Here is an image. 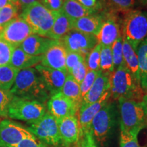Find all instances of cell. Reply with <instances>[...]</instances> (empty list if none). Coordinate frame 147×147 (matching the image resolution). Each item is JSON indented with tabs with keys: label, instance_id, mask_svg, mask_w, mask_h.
Returning <instances> with one entry per match:
<instances>
[{
	"label": "cell",
	"instance_id": "obj_1",
	"mask_svg": "<svg viewBox=\"0 0 147 147\" xmlns=\"http://www.w3.org/2000/svg\"><path fill=\"white\" fill-rule=\"evenodd\" d=\"M10 91L14 96L42 103L49 100L51 97L41 76L35 67L18 71Z\"/></svg>",
	"mask_w": 147,
	"mask_h": 147
},
{
	"label": "cell",
	"instance_id": "obj_2",
	"mask_svg": "<svg viewBox=\"0 0 147 147\" xmlns=\"http://www.w3.org/2000/svg\"><path fill=\"white\" fill-rule=\"evenodd\" d=\"M110 97L115 100L120 98L142 102L144 90L140 83L125 65L115 69L110 76Z\"/></svg>",
	"mask_w": 147,
	"mask_h": 147
},
{
	"label": "cell",
	"instance_id": "obj_3",
	"mask_svg": "<svg viewBox=\"0 0 147 147\" xmlns=\"http://www.w3.org/2000/svg\"><path fill=\"white\" fill-rule=\"evenodd\" d=\"M57 12L46 8L39 1L27 5L22 10L19 16L26 21L33 34L46 37L54 23Z\"/></svg>",
	"mask_w": 147,
	"mask_h": 147
},
{
	"label": "cell",
	"instance_id": "obj_4",
	"mask_svg": "<svg viewBox=\"0 0 147 147\" xmlns=\"http://www.w3.org/2000/svg\"><path fill=\"white\" fill-rule=\"evenodd\" d=\"M121 116V129L140 131L147 126V115L142 102L120 98L118 100Z\"/></svg>",
	"mask_w": 147,
	"mask_h": 147
},
{
	"label": "cell",
	"instance_id": "obj_5",
	"mask_svg": "<svg viewBox=\"0 0 147 147\" xmlns=\"http://www.w3.org/2000/svg\"><path fill=\"white\" fill-rule=\"evenodd\" d=\"M122 36L136 51L140 44L147 38V12L131 10L125 13Z\"/></svg>",
	"mask_w": 147,
	"mask_h": 147
},
{
	"label": "cell",
	"instance_id": "obj_6",
	"mask_svg": "<svg viewBox=\"0 0 147 147\" xmlns=\"http://www.w3.org/2000/svg\"><path fill=\"white\" fill-rule=\"evenodd\" d=\"M44 103L14 96L8 108V117L32 123L45 115Z\"/></svg>",
	"mask_w": 147,
	"mask_h": 147
},
{
	"label": "cell",
	"instance_id": "obj_7",
	"mask_svg": "<svg viewBox=\"0 0 147 147\" xmlns=\"http://www.w3.org/2000/svg\"><path fill=\"white\" fill-rule=\"evenodd\" d=\"M117 110L113 102L106 103L92 121L91 131L95 140L103 144L107 140L116 124Z\"/></svg>",
	"mask_w": 147,
	"mask_h": 147
},
{
	"label": "cell",
	"instance_id": "obj_8",
	"mask_svg": "<svg viewBox=\"0 0 147 147\" xmlns=\"http://www.w3.org/2000/svg\"><path fill=\"white\" fill-rule=\"evenodd\" d=\"M29 127V131L44 144L57 146L61 143L57 120L50 113L45 115Z\"/></svg>",
	"mask_w": 147,
	"mask_h": 147
},
{
	"label": "cell",
	"instance_id": "obj_9",
	"mask_svg": "<svg viewBox=\"0 0 147 147\" xmlns=\"http://www.w3.org/2000/svg\"><path fill=\"white\" fill-rule=\"evenodd\" d=\"M65 50L82 55L84 58L99 43L97 36L71 29L59 40Z\"/></svg>",
	"mask_w": 147,
	"mask_h": 147
},
{
	"label": "cell",
	"instance_id": "obj_10",
	"mask_svg": "<svg viewBox=\"0 0 147 147\" xmlns=\"http://www.w3.org/2000/svg\"><path fill=\"white\" fill-rule=\"evenodd\" d=\"M34 135L21 125L4 119L0 122V147H12Z\"/></svg>",
	"mask_w": 147,
	"mask_h": 147
},
{
	"label": "cell",
	"instance_id": "obj_11",
	"mask_svg": "<svg viewBox=\"0 0 147 147\" xmlns=\"http://www.w3.org/2000/svg\"><path fill=\"white\" fill-rule=\"evenodd\" d=\"M33 32L25 20L21 16L12 19L3 27L0 38L8 42L14 48L20 47Z\"/></svg>",
	"mask_w": 147,
	"mask_h": 147
},
{
	"label": "cell",
	"instance_id": "obj_12",
	"mask_svg": "<svg viewBox=\"0 0 147 147\" xmlns=\"http://www.w3.org/2000/svg\"><path fill=\"white\" fill-rule=\"evenodd\" d=\"M48 113L57 120L74 116L78 111L79 106L61 92L51 95L47 101Z\"/></svg>",
	"mask_w": 147,
	"mask_h": 147
},
{
	"label": "cell",
	"instance_id": "obj_13",
	"mask_svg": "<svg viewBox=\"0 0 147 147\" xmlns=\"http://www.w3.org/2000/svg\"><path fill=\"white\" fill-rule=\"evenodd\" d=\"M57 123L62 143L70 146L78 142L82 133L76 115L59 119Z\"/></svg>",
	"mask_w": 147,
	"mask_h": 147
},
{
	"label": "cell",
	"instance_id": "obj_14",
	"mask_svg": "<svg viewBox=\"0 0 147 147\" xmlns=\"http://www.w3.org/2000/svg\"><path fill=\"white\" fill-rule=\"evenodd\" d=\"M35 69L41 76L51 96L61 92L68 74L45 67L41 64L36 65Z\"/></svg>",
	"mask_w": 147,
	"mask_h": 147
},
{
	"label": "cell",
	"instance_id": "obj_15",
	"mask_svg": "<svg viewBox=\"0 0 147 147\" xmlns=\"http://www.w3.org/2000/svg\"><path fill=\"white\" fill-rule=\"evenodd\" d=\"M110 97V90L106 92L105 94L96 102L87 105L80 106L78 110V121L81 128L82 136L86 132L91 131L92 121L97 113L103 106L109 101Z\"/></svg>",
	"mask_w": 147,
	"mask_h": 147
},
{
	"label": "cell",
	"instance_id": "obj_16",
	"mask_svg": "<svg viewBox=\"0 0 147 147\" xmlns=\"http://www.w3.org/2000/svg\"><path fill=\"white\" fill-rule=\"evenodd\" d=\"M66 54L67 51L59 41L43 55L40 64L45 67L67 73L65 65Z\"/></svg>",
	"mask_w": 147,
	"mask_h": 147
},
{
	"label": "cell",
	"instance_id": "obj_17",
	"mask_svg": "<svg viewBox=\"0 0 147 147\" xmlns=\"http://www.w3.org/2000/svg\"><path fill=\"white\" fill-rule=\"evenodd\" d=\"M104 23L97 38L102 46H112L121 36L120 26L113 14H108L106 17L104 16Z\"/></svg>",
	"mask_w": 147,
	"mask_h": 147
},
{
	"label": "cell",
	"instance_id": "obj_18",
	"mask_svg": "<svg viewBox=\"0 0 147 147\" xmlns=\"http://www.w3.org/2000/svg\"><path fill=\"white\" fill-rule=\"evenodd\" d=\"M58 42L57 40L50 39L47 37L32 34L20 45V47L27 54L40 56L45 54L52 46Z\"/></svg>",
	"mask_w": 147,
	"mask_h": 147
},
{
	"label": "cell",
	"instance_id": "obj_19",
	"mask_svg": "<svg viewBox=\"0 0 147 147\" xmlns=\"http://www.w3.org/2000/svg\"><path fill=\"white\" fill-rule=\"evenodd\" d=\"M110 90V76L100 71L91 89L83 97L81 105H87L96 102Z\"/></svg>",
	"mask_w": 147,
	"mask_h": 147
},
{
	"label": "cell",
	"instance_id": "obj_20",
	"mask_svg": "<svg viewBox=\"0 0 147 147\" xmlns=\"http://www.w3.org/2000/svg\"><path fill=\"white\" fill-rule=\"evenodd\" d=\"M104 15L93 14L74 21L73 29L97 36L104 23Z\"/></svg>",
	"mask_w": 147,
	"mask_h": 147
},
{
	"label": "cell",
	"instance_id": "obj_21",
	"mask_svg": "<svg viewBox=\"0 0 147 147\" xmlns=\"http://www.w3.org/2000/svg\"><path fill=\"white\" fill-rule=\"evenodd\" d=\"M42 57L43 55L34 56L27 54L21 47H18L14 49L10 65L18 70L32 68L40 64Z\"/></svg>",
	"mask_w": 147,
	"mask_h": 147
},
{
	"label": "cell",
	"instance_id": "obj_22",
	"mask_svg": "<svg viewBox=\"0 0 147 147\" xmlns=\"http://www.w3.org/2000/svg\"><path fill=\"white\" fill-rule=\"evenodd\" d=\"M73 23L74 20L64 14L61 10L58 11L52 28L46 37L59 41L69 31L73 29Z\"/></svg>",
	"mask_w": 147,
	"mask_h": 147
},
{
	"label": "cell",
	"instance_id": "obj_23",
	"mask_svg": "<svg viewBox=\"0 0 147 147\" xmlns=\"http://www.w3.org/2000/svg\"><path fill=\"white\" fill-rule=\"evenodd\" d=\"M123 59L125 65L130 71L132 75L140 82V71L138 60L136 51L133 49L130 44L123 38Z\"/></svg>",
	"mask_w": 147,
	"mask_h": 147
},
{
	"label": "cell",
	"instance_id": "obj_24",
	"mask_svg": "<svg viewBox=\"0 0 147 147\" xmlns=\"http://www.w3.org/2000/svg\"><path fill=\"white\" fill-rule=\"evenodd\" d=\"M61 10L74 21L83 16L96 13L93 10L84 7L77 0H64Z\"/></svg>",
	"mask_w": 147,
	"mask_h": 147
},
{
	"label": "cell",
	"instance_id": "obj_25",
	"mask_svg": "<svg viewBox=\"0 0 147 147\" xmlns=\"http://www.w3.org/2000/svg\"><path fill=\"white\" fill-rule=\"evenodd\" d=\"M140 71V82L142 89L147 91V38L137 48Z\"/></svg>",
	"mask_w": 147,
	"mask_h": 147
},
{
	"label": "cell",
	"instance_id": "obj_26",
	"mask_svg": "<svg viewBox=\"0 0 147 147\" xmlns=\"http://www.w3.org/2000/svg\"><path fill=\"white\" fill-rule=\"evenodd\" d=\"M61 93L74 102L80 108L82 100L80 84H78L71 75L67 74Z\"/></svg>",
	"mask_w": 147,
	"mask_h": 147
},
{
	"label": "cell",
	"instance_id": "obj_27",
	"mask_svg": "<svg viewBox=\"0 0 147 147\" xmlns=\"http://www.w3.org/2000/svg\"><path fill=\"white\" fill-rule=\"evenodd\" d=\"M19 71L10 65L0 66V89L10 90Z\"/></svg>",
	"mask_w": 147,
	"mask_h": 147
},
{
	"label": "cell",
	"instance_id": "obj_28",
	"mask_svg": "<svg viewBox=\"0 0 147 147\" xmlns=\"http://www.w3.org/2000/svg\"><path fill=\"white\" fill-rule=\"evenodd\" d=\"M100 71L104 74L109 76L115 71L111 46L102 45L100 54Z\"/></svg>",
	"mask_w": 147,
	"mask_h": 147
},
{
	"label": "cell",
	"instance_id": "obj_29",
	"mask_svg": "<svg viewBox=\"0 0 147 147\" xmlns=\"http://www.w3.org/2000/svg\"><path fill=\"white\" fill-rule=\"evenodd\" d=\"M102 45L98 43L84 58L89 71H100V54Z\"/></svg>",
	"mask_w": 147,
	"mask_h": 147
},
{
	"label": "cell",
	"instance_id": "obj_30",
	"mask_svg": "<svg viewBox=\"0 0 147 147\" xmlns=\"http://www.w3.org/2000/svg\"><path fill=\"white\" fill-rule=\"evenodd\" d=\"M123 44V36H121L111 46L115 69H117L120 66L125 65Z\"/></svg>",
	"mask_w": 147,
	"mask_h": 147
},
{
	"label": "cell",
	"instance_id": "obj_31",
	"mask_svg": "<svg viewBox=\"0 0 147 147\" xmlns=\"http://www.w3.org/2000/svg\"><path fill=\"white\" fill-rule=\"evenodd\" d=\"M19 10L20 8L13 3L0 8V26L4 27L12 19L18 16V13Z\"/></svg>",
	"mask_w": 147,
	"mask_h": 147
},
{
	"label": "cell",
	"instance_id": "obj_32",
	"mask_svg": "<svg viewBox=\"0 0 147 147\" xmlns=\"http://www.w3.org/2000/svg\"><path fill=\"white\" fill-rule=\"evenodd\" d=\"M138 134L121 129L119 147H141L138 140Z\"/></svg>",
	"mask_w": 147,
	"mask_h": 147
},
{
	"label": "cell",
	"instance_id": "obj_33",
	"mask_svg": "<svg viewBox=\"0 0 147 147\" xmlns=\"http://www.w3.org/2000/svg\"><path fill=\"white\" fill-rule=\"evenodd\" d=\"M14 49L13 46L0 38V66L10 65Z\"/></svg>",
	"mask_w": 147,
	"mask_h": 147
},
{
	"label": "cell",
	"instance_id": "obj_34",
	"mask_svg": "<svg viewBox=\"0 0 147 147\" xmlns=\"http://www.w3.org/2000/svg\"><path fill=\"white\" fill-rule=\"evenodd\" d=\"M107 1L112 10L124 14L132 10L136 3V0H107Z\"/></svg>",
	"mask_w": 147,
	"mask_h": 147
},
{
	"label": "cell",
	"instance_id": "obj_35",
	"mask_svg": "<svg viewBox=\"0 0 147 147\" xmlns=\"http://www.w3.org/2000/svg\"><path fill=\"white\" fill-rule=\"evenodd\" d=\"M13 97L10 90L0 89V117H8V108Z\"/></svg>",
	"mask_w": 147,
	"mask_h": 147
},
{
	"label": "cell",
	"instance_id": "obj_36",
	"mask_svg": "<svg viewBox=\"0 0 147 147\" xmlns=\"http://www.w3.org/2000/svg\"><path fill=\"white\" fill-rule=\"evenodd\" d=\"M101 71H88L85 77L81 83L80 84V91H81L82 98L87 94V93L89 91L91 87L94 83L95 80H96L97 77L99 76Z\"/></svg>",
	"mask_w": 147,
	"mask_h": 147
},
{
	"label": "cell",
	"instance_id": "obj_37",
	"mask_svg": "<svg viewBox=\"0 0 147 147\" xmlns=\"http://www.w3.org/2000/svg\"><path fill=\"white\" fill-rule=\"evenodd\" d=\"M88 71L89 70H88L87 65H86L85 60H84L79 62L76 66H74L68 73V74L71 75L78 84H80L85 77Z\"/></svg>",
	"mask_w": 147,
	"mask_h": 147
},
{
	"label": "cell",
	"instance_id": "obj_38",
	"mask_svg": "<svg viewBox=\"0 0 147 147\" xmlns=\"http://www.w3.org/2000/svg\"><path fill=\"white\" fill-rule=\"evenodd\" d=\"M84 58L82 55H80L78 53L74 52H70V51H67L66 54V60H65V65L66 69H67V74L71 70L74 66H76L79 62L84 61Z\"/></svg>",
	"mask_w": 147,
	"mask_h": 147
},
{
	"label": "cell",
	"instance_id": "obj_39",
	"mask_svg": "<svg viewBox=\"0 0 147 147\" xmlns=\"http://www.w3.org/2000/svg\"><path fill=\"white\" fill-rule=\"evenodd\" d=\"M39 2L48 10L58 12L61 10L64 0H39Z\"/></svg>",
	"mask_w": 147,
	"mask_h": 147
},
{
	"label": "cell",
	"instance_id": "obj_40",
	"mask_svg": "<svg viewBox=\"0 0 147 147\" xmlns=\"http://www.w3.org/2000/svg\"><path fill=\"white\" fill-rule=\"evenodd\" d=\"M12 147H45V145L34 136L32 137L23 139L18 144Z\"/></svg>",
	"mask_w": 147,
	"mask_h": 147
},
{
	"label": "cell",
	"instance_id": "obj_41",
	"mask_svg": "<svg viewBox=\"0 0 147 147\" xmlns=\"http://www.w3.org/2000/svg\"><path fill=\"white\" fill-rule=\"evenodd\" d=\"M86 8L97 12L102 9L103 3L101 0H77Z\"/></svg>",
	"mask_w": 147,
	"mask_h": 147
},
{
	"label": "cell",
	"instance_id": "obj_42",
	"mask_svg": "<svg viewBox=\"0 0 147 147\" xmlns=\"http://www.w3.org/2000/svg\"><path fill=\"white\" fill-rule=\"evenodd\" d=\"M83 136L81 147H97L96 142L91 131L84 133Z\"/></svg>",
	"mask_w": 147,
	"mask_h": 147
},
{
	"label": "cell",
	"instance_id": "obj_43",
	"mask_svg": "<svg viewBox=\"0 0 147 147\" xmlns=\"http://www.w3.org/2000/svg\"><path fill=\"white\" fill-rule=\"evenodd\" d=\"M36 1H39V0H20L19 1V7L20 9L23 10L27 6V5L31 4V3L36 2Z\"/></svg>",
	"mask_w": 147,
	"mask_h": 147
},
{
	"label": "cell",
	"instance_id": "obj_44",
	"mask_svg": "<svg viewBox=\"0 0 147 147\" xmlns=\"http://www.w3.org/2000/svg\"><path fill=\"white\" fill-rule=\"evenodd\" d=\"M11 3H12L11 0H0V8H2L5 5L11 4Z\"/></svg>",
	"mask_w": 147,
	"mask_h": 147
},
{
	"label": "cell",
	"instance_id": "obj_45",
	"mask_svg": "<svg viewBox=\"0 0 147 147\" xmlns=\"http://www.w3.org/2000/svg\"><path fill=\"white\" fill-rule=\"evenodd\" d=\"M142 104L143 106H144V110L145 111H146V113L147 115V93L146 94H145L144 95V97H143L142 100Z\"/></svg>",
	"mask_w": 147,
	"mask_h": 147
},
{
	"label": "cell",
	"instance_id": "obj_46",
	"mask_svg": "<svg viewBox=\"0 0 147 147\" xmlns=\"http://www.w3.org/2000/svg\"><path fill=\"white\" fill-rule=\"evenodd\" d=\"M11 1H12V3H13V4L16 5V6H18V8H20V7H19V1H20V0H11ZM20 10H21V9H20Z\"/></svg>",
	"mask_w": 147,
	"mask_h": 147
},
{
	"label": "cell",
	"instance_id": "obj_47",
	"mask_svg": "<svg viewBox=\"0 0 147 147\" xmlns=\"http://www.w3.org/2000/svg\"><path fill=\"white\" fill-rule=\"evenodd\" d=\"M138 1L142 5H147V0H138Z\"/></svg>",
	"mask_w": 147,
	"mask_h": 147
},
{
	"label": "cell",
	"instance_id": "obj_48",
	"mask_svg": "<svg viewBox=\"0 0 147 147\" xmlns=\"http://www.w3.org/2000/svg\"><path fill=\"white\" fill-rule=\"evenodd\" d=\"M3 29V27H2V26H0V35H1V32H2Z\"/></svg>",
	"mask_w": 147,
	"mask_h": 147
}]
</instances>
